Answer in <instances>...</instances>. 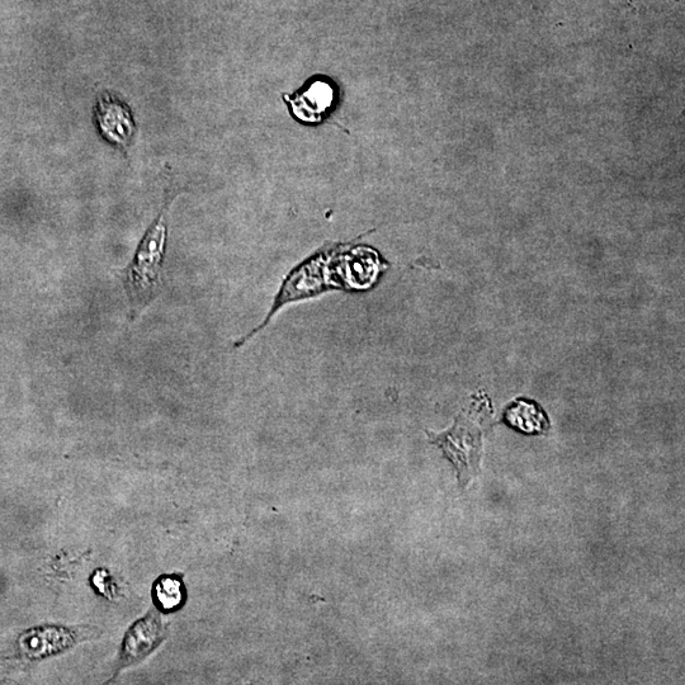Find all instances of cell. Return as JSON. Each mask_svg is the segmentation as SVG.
Masks as SVG:
<instances>
[{
	"mask_svg": "<svg viewBox=\"0 0 685 685\" xmlns=\"http://www.w3.org/2000/svg\"><path fill=\"white\" fill-rule=\"evenodd\" d=\"M507 419L512 425L524 432H541L546 428L547 422L540 409L536 405L519 403L507 411Z\"/></svg>",
	"mask_w": 685,
	"mask_h": 685,
	"instance_id": "obj_7",
	"label": "cell"
},
{
	"mask_svg": "<svg viewBox=\"0 0 685 685\" xmlns=\"http://www.w3.org/2000/svg\"><path fill=\"white\" fill-rule=\"evenodd\" d=\"M286 101L290 103L291 110L296 118L302 122L315 124L324 120L335 99V92L332 85L324 80H315L309 87L296 93L295 96H286Z\"/></svg>",
	"mask_w": 685,
	"mask_h": 685,
	"instance_id": "obj_4",
	"label": "cell"
},
{
	"mask_svg": "<svg viewBox=\"0 0 685 685\" xmlns=\"http://www.w3.org/2000/svg\"><path fill=\"white\" fill-rule=\"evenodd\" d=\"M165 244H167V219L163 211L141 240L134 261L125 271V286L129 295L131 313L134 316L158 295Z\"/></svg>",
	"mask_w": 685,
	"mask_h": 685,
	"instance_id": "obj_1",
	"label": "cell"
},
{
	"mask_svg": "<svg viewBox=\"0 0 685 685\" xmlns=\"http://www.w3.org/2000/svg\"><path fill=\"white\" fill-rule=\"evenodd\" d=\"M429 437L455 465L461 485L469 484L472 477L479 474L483 434L474 420L460 415L451 429L439 434L429 433Z\"/></svg>",
	"mask_w": 685,
	"mask_h": 685,
	"instance_id": "obj_2",
	"label": "cell"
},
{
	"mask_svg": "<svg viewBox=\"0 0 685 685\" xmlns=\"http://www.w3.org/2000/svg\"><path fill=\"white\" fill-rule=\"evenodd\" d=\"M155 606L163 612H173L181 608L186 599V590L181 578L176 575L162 576L153 587Z\"/></svg>",
	"mask_w": 685,
	"mask_h": 685,
	"instance_id": "obj_6",
	"label": "cell"
},
{
	"mask_svg": "<svg viewBox=\"0 0 685 685\" xmlns=\"http://www.w3.org/2000/svg\"><path fill=\"white\" fill-rule=\"evenodd\" d=\"M165 627L157 613L136 622L126 633L122 645L121 659L124 665H132L143 660L164 639Z\"/></svg>",
	"mask_w": 685,
	"mask_h": 685,
	"instance_id": "obj_3",
	"label": "cell"
},
{
	"mask_svg": "<svg viewBox=\"0 0 685 685\" xmlns=\"http://www.w3.org/2000/svg\"><path fill=\"white\" fill-rule=\"evenodd\" d=\"M97 120L103 134L112 143L126 146L134 134V122L129 110L110 94L99 98Z\"/></svg>",
	"mask_w": 685,
	"mask_h": 685,
	"instance_id": "obj_5",
	"label": "cell"
}]
</instances>
